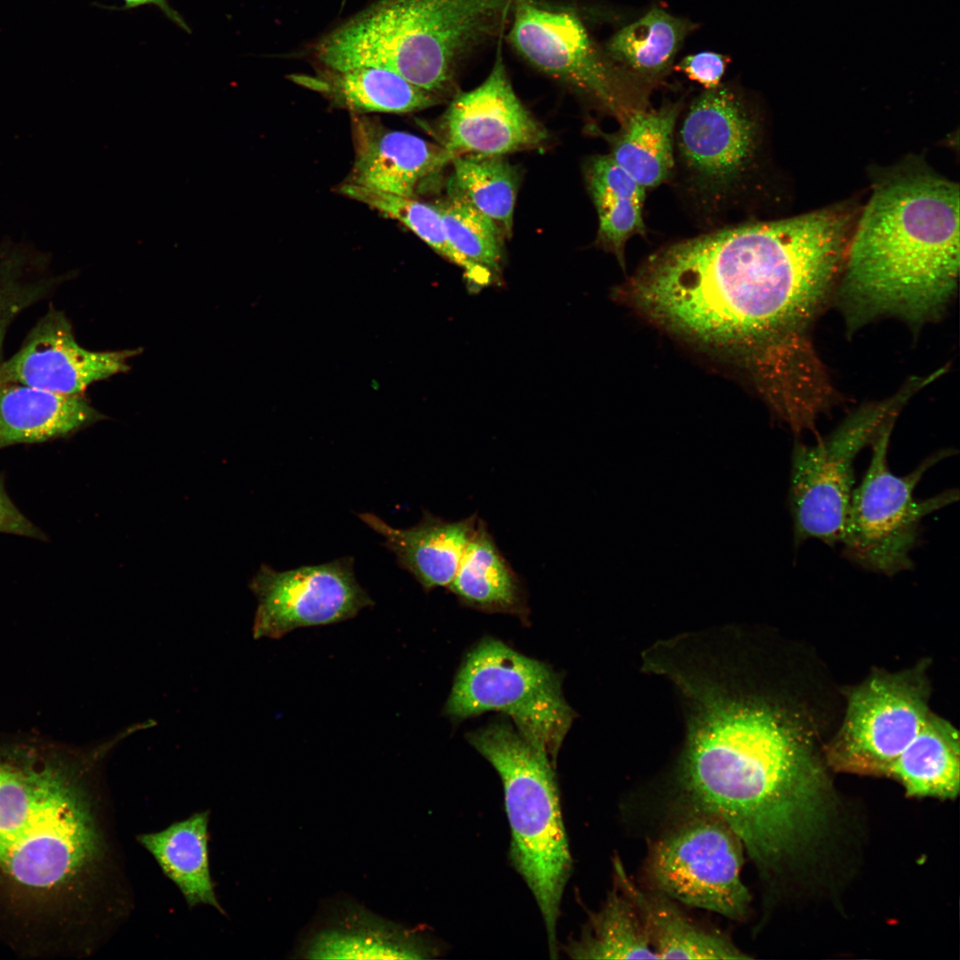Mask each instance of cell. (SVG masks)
<instances>
[{"label":"cell","instance_id":"cell-6","mask_svg":"<svg viewBox=\"0 0 960 960\" xmlns=\"http://www.w3.org/2000/svg\"><path fill=\"white\" fill-rule=\"evenodd\" d=\"M468 740L499 773L511 831L510 860L540 910L552 958L572 856L563 821L555 764L547 751L507 723L469 733Z\"/></svg>","mask_w":960,"mask_h":960},{"label":"cell","instance_id":"cell-25","mask_svg":"<svg viewBox=\"0 0 960 960\" xmlns=\"http://www.w3.org/2000/svg\"><path fill=\"white\" fill-rule=\"evenodd\" d=\"M448 588L463 604L481 611L525 612L524 585L481 519Z\"/></svg>","mask_w":960,"mask_h":960},{"label":"cell","instance_id":"cell-15","mask_svg":"<svg viewBox=\"0 0 960 960\" xmlns=\"http://www.w3.org/2000/svg\"><path fill=\"white\" fill-rule=\"evenodd\" d=\"M440 129L441 145L450 162L468 153L506 155L539 149L548 139L545 127L516 94L500 52L481 84L454 96Z\"/></svg>","mask_w":960,"mask_h":960},{"label":"cell","instance_id":"cell-34","mask_svg":"<svg viewBox=\"0 0 960 960\" xmlns=\"http://www.w3.org/2000/svg\"><path fill=\"white\" fill-rule=\"evenodd\" d=\"M729 60L727 56L721 53L701 52L685 56L675 66V69L684 72L705 90H712L721 84Z\"/></svg>","mask_w":960,"mask_h":960},{"label":"cell","instance_id":"cell-12","mask_svg":"<svg viewBox=\"0 0 960 960\" xmlns=\"http://www.w3.org/2000/svg\"><path fill=\"white\" fill-rule=\"evenodd\" d=\"M755 114L732 86L720 84L697 96L675 132V152L691 193L719 207L739 196L757 159Z\"/></svg>","mask_w":960,"mask_h":960},{"label":"cell","instance_id":"cell-30","mask_svg":"<svg viewBox=\"0 0 960 960\" xmlns=\"http://www.w3.org/2000/svg\"><path fill=\"white\" fill-rule=\"evenodd\" d=\"M565 951L576 959H658L636 906L619 887Z\"/></svg>","mask_w":960,"mask_h":960},{"label":"cell","instance_id":"cell-21","mask_svg":"<svg viewBox=\"0 0 960 960\" xmlns=\"http://www.w3.org/2000/svg\"><path fill=\"white\" fill-rule=\"evenodd\" d=\"M100 419L79 395L20 384L0 387V448L63 436Z\"/></svg>","mask_w":960,"mask_h":960},{"label":"cell","instance_id":"cell-18","mask_svg":"<svg viewBox=\"0 0 960 960\" xmlns=\"http://www.w3.org/2000/svg\"><path fill=\"white\" fill-rule=\"evenodd\" d=\"M353 137L355 158L346 182L354 185L414 196L422 180L450 164L442 145L368 117L355 118Z\"/></svg>","mask_w":960,"mask_h":960},{"label":"cell","instance_id":"cell-32","mask_svg":"<svg viewBox=\"0 0 960 960\" xmlns=\"http://www.w3.org/2000/svg\"><path fill=\"white\" fill-rule=\"evenodd\" d=\"M338 192L399 221L438 254L463 270L469 267L468 261L451 244L442 218L433 204L421 202L414 196L385 193L348 182L341 184Z\"/></svg>","mask_w":960,"mask_h":960},{"label":"cell","instance_id":"cell-22","mask_svg":"<svg viewBox=\"0 0 960 960\" xmlns=\"http://www.w3.org/2000/svg\"><path fill=\"white\" fill-rule=\"evenodd\" d=\"M614 867L618 887L636 906L658 958H748L729 940L693 924L666 895L639 890L620 861L616 860Z\"/></svg>","mask_w":960,"mask_h":960},{"label":"cell","instance_id":"cell-7","mask_svg":"<svg viewBox=\"0 0 960 960\" xmlns=\"http://www.w3.org/2000/svg\"><path fill=\"white\" fill-rule=\"evenodd\" d=\"M895 419L889 420L873 443L872 457L861 484L853 489L841 543L844 555L858 566L892 576L912 568L922 520L958 500L957 490L918 499L915 489L924 474L953 451L926 457L914 470L897 476L887 454Z\"/></svg>","mask_w":960,"mask_h":960},{"label":"cell","instance_id":"cell-23","mask_svg":"<svg viewBox=\"0 0 960 960\" xmlns=\"http://www.w3.org/2000/svg\"><path fill=\"white\" fill-rule=\"evenodd\" d=\"M679 103L658 109H636L621 121L620 129L606 136L610 156L645 189L662 184L674 172L675 132Z\"/></svg>","mask_w":960,"mask_h":960},{"label":"cell","instance_id":"cell-26","mask_svg":"<svg viewBox=\"0 0 960 960\" xmlns=\"http://www.w3.org/2000/svg\"><path fill=\"white\" fill-rule=\"evenodd\" d=\"M208 821V812H196L164 830L140 835L138 841L190 907L207 905L221 910L210 874Z\"/></svg>","mask_w":960,"mask_h":960},{"label":"cell","instance_id":"cell-13","mask_svg":"<svg viewBox=\"0 0 960 960\" xmlns=\"http://www.w3.org/2000/svg\"><path fill=\"white\" fill-rule=\"evenodd\" d=\"M742 846L724 820L700 813L655 844L648 873L667 897L740 919L750 902L740 877Z\"/></svg>","mask_w":960,"mask_h":960},{"label":"cell","instance_id":"cell-24","mask_svg":"<svg viewBox=\"0 0 960 960\" xmlns=\"http://www.w3.org/2000/svg\"><path fill=\"white\" fill-rule=\"evenodd\" d=\"M881 775L901 782L909 796H956L959 790L957 730L932 712L914 740Z\"/></svg>","mask_w":960,"mask_h":960},{"label":"cell","instance_id":"cell-16","mask_svg":"<svg viewBox=\"0 0 960 960\" xmlns=\"http://www.w3.org/2000/svg\"><path fill=\"white\" fill-rule=\"evenodd\" d=\"M137 350L91 351L75 340L65 316L50 310L20 350L0 363V387L20 384L77 396L93 382L129 369Z\"/></svg>","mask_w":960,"mask_h":960},{"label":"cell","instance_id":"cell-14","mask_svg":"<svg viewBox=\"0 0 960 960\" xmlns=\"http://www.w3.org/2000/svg\"><path fill=\"white\" fill-rule=\"evenodd\" d=\"M249 588L258 600L254 639L342 622L374 604L356 580L350 557L284 572L262 564Z\"/></svg>","mask_w":960,"mask_h":960},{"label":"cell","instance_id":"cell-4","mask_svg":"<svg viewBox=\"0 0 960 960\" xmlns=\"http://www.w3.org/2000/svg\"><path fill=\"white\" fill-rule=\"evenodd\" d=\"M123 741L84 750L0 746V873L35 896L79 886L105 853L89 779Z\"/></svg>","mask_w":960,"mask_h":960},{"label":"cell","instance_id":"cell-27","mask_svg":"<svg viewBox=\"0 0 960 960\" xmlns=\"http://www.w3.org/2000/svg\"><path fill=\"white\" fill-rule=\"evenodd\" d=\"M585 180L598 215L596 244L613 253L625 269L626 243L636 235H645L643 207L646 189L610 155L590 157L585 165Z\"/></svg>","mask_w":960,"mask_h":960},{"label":"cell","instance_id":"cell-28","mask_svg":"<svg viewBox=\"0 0 960 960\" xmlns=\"http://www.w3.org/2000/svg\"><path fill=\"white\" fill-rule=\"evenodd\" d=\"M695 28L655 6L614 34L607 51L614 63L645 86L670 71L683 42Z\"/></svg>","mask_w":960,"mask_h":960},{"label":"cell","instance_id":"cell-20","mask_svg":"<svg viewBox=\"0 0 960 960\" xmlns=\"http://www.w3.org/2000/svg\"><path fill=\"white\" fill-rule=\"evenodd\" d=\"M293 79L356 114H406L442 102V99L401 76L373 66L345 69L319 67L314 76H297Z\"/></svg>","mask_w":960,"mask_h":960},{"label":"cell","instance_id":"cell-35","mask_svg":"<svg viewBox=\"0 0 960 960\" xmlns=\"http://www.w3.org/2000/svg\"><path fill=\"white\" fill-rule=\"evenodd\" d=\"M0 532L39 537V531L16 508L0 484Z\"/></svg>","mask_w":960,"mask_h":960},{"label":"cell","instance_id":"cell-9","mask_svg":"<svg viewBox=\"0 0 960 960\" xmlns=\"http://www.w3.org/2000/svg\"><path fill=\"white\" fill-rule=\"evenodd\" d=\"M866 406L815 444L796 443L791 460L789 505L796 544L809 539L841 542L853 491L854 462L916 388Z\"/></svg>","mask_w":960,"mask_h":960},{"label":"cell","instance_id":"cell-2","mask_svg":"<svg viewBox=\"0 0 960 960\" xmlns=\"http://www.w3.org/2000/svg\"><path fill=\"white\" fill-rule=\"evenodd\" d=\"M672 658L660 672L685 697L679 781L700 813L753 840L789 828L828 780L820 717L796 692L748 666Z\"/></svg>","mask_w":960,"mask_h":960},{"label":"cell","instance_id":"cell-5","mask_svg":"<svg viewBox=\"0 0 960 960\" xmlns=\"http://www.w3.org/2000/svg\"><path fill=\"white\" fill-rule=\"evenodd\" d=\"M512 0H380L317 40L322 68L390 70L440 99L460 61L500 28Z\"/></svg>","mask_w":960,"mask_h":960},{"label":"cell","instance_id":"cell-3","mask_svg":"<svg viewBox=\"0 0 960 960\" xmlns=\"http://www.w3.org/2000/svg\"><path fill=\"white\" fill-rule=\"evenodd\" d=\"M855 228L839 290L848 323L937 316L958 276V185L929 171H896L876 185Z\"/></svg>","mask_w":960,"mask_h":960},{"label":"cell","instance_id":"cell-1","mask_svg":"<svg viewBox=\"0 0 960 960\" xmlns=\"http://www.w3.org/2000/svg\"><path fill=\"white\" fill-rule=\"evenodd\" d=\"M854 215L840 204L684 240L620 293L668 331L750 352L760 375L808 380L823 369L809 330L843 270Z\"/></svg>","mask_w":960,"mask_h":960},{"label":"cell","instance_id":"cell-17","mask_svg":"<svg viewBox=\"0 0 960 960\" xmlns=\"http://www.w3.org/2000/svg\"><path fill=\"white\" fill-rule=\"evenodd\" d=\"M305 959H425L440 953L420 929L378 916L348 896L328 899L292 950Z\"/></svg>","mask_w":960,"mask_h":960},{"label":"cell","instance_id":"cell-29","mask_svg":"<svg viewBox=\"0 0 960 960\" xmlns=\"http://www.w3.org/2000/svg\"><path fill=\"white\" fill-rule=\"evenodd\" d=\"M450 164L446 195L469 204L510 238L520 180L517 168L505 155L462 154Z\"/></svg>","mask_w":960,"mask_h":960},{"label":"cell","instance_id":"cell-19","mask_svg":"<svg viewBox=\"0 0 960 960\" xmlns=\"http://www.w3.org/2000/svg\"><path fill=\"white\" fill-rule=\"evenodd\" d=\"M358 516L384 538V546L396 556L399 566L425 591L450 586L479 519L472 515L447 521L425 512L417 524L398 529L372 513Z\"/></svg>","mask_w":960,"mask_h":960},{"label":"cell","instance_id":"cell-31","mask_svg":"<svg viewBox=\"0 0 960 960\" xmlns=\"http://www.w3.org/2000/svg\"><path fill=\"white\" fill-rule=\"evenodd\" d=\"M433 204L452 247L493 282L499 279L507 238L498 226L467 202L451 195Z\"/></svg>","mask_w":960,"mask_h":960},{"label":"cell","instance_id":"cell-10","mask_svg":"<svg viewBox=\"0 0 960 960\" xmlns=\"http://www.w3.org/2000/svg\"><path fill=\"white\" fill-rule=\"evenodd\" d=\"M514 2L508 38L528 62L620 121L644 108V85L598 50L577 16Z\"/></svg>","mask_w":960,"mask_h":960},{"label":"cell","instance_id":"cell-11","mask_svg":"<svg viewBox=\"0 0 960 960\" xmlns=\"http://www.w3.org/2000/svg\"><path fill=\"white\" fill-rule=\"evenodd\" d=\"M924 671L923 664L876 671L850 690L841 725L825 746L827 762L838 770L881 775L932 713Z\"/></svg>","mask_w":960,"mask_h":960},{"label":"cell","instance_id":"cell-36","mask_svg":"<svg viewBox=\"0 0 960 960\" xmlns=\"http://www.w3.org/2000/svg\"><path fill=\"white\" fill-rule=\"evenodd\" d=\"M124 4H125L124 8H126V9L138 7L140 5L148 4H156L165 13V15L168 18H170L172 21H174L181 28L185 29L188 32L190 31L189 28L187 26L186 22L182 20V18L180 16V14L176 11H174L168 4V3L165 0H124Z\"/></svg>","mask_w":960,"mask_h":960},{"label":"cell","instance_id":"cell-8","mask_svg":"<svg viewBox=\"0 0 960 960\" xmlns=\"http://www.w3.org/2000/svg\"><path fill=\"white\" fill-rule=\"evenodd\" d=\"M487 711L509 716L554 764L575 716L551 668L492 638L467 655L444 707L448 716L458 719Z\"/></svg>","mask_w":960,"mask_h":960},{"label":"cell","instance_id":"cell-33","mask_svg":"<svg viewBox=\"0 0 960 960\" xmlns=\"http://www.w3.org/2000/svg\"><path fill=\"white\" fill-rule=\"evenodd\" d=\"M22 255H12L0 264V363L4 339L14 317L43 299L57 284L50 277H27Z\"/></svg>","mask_w":960,"mask_h":960}]
</instances>
